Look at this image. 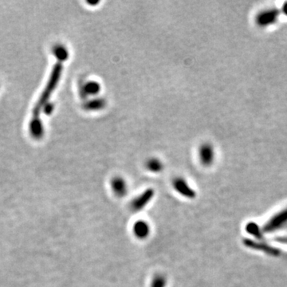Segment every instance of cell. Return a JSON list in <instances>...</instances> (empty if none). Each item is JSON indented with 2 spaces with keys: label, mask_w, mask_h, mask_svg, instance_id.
I'll list each match as a JSON object with an SVG mask.
<instances>
[{
  "label": "cell",
  "mask_w": 287,
  "mask_h": 287,
  "mask_svg": "<svg viewBox=\"0 0 287 287\" xmlns=\"http://www.w3.org/2000/svg\"><path fill=\"white\" fill-rule=\"evenodd\" d=\"M62 60H59L56 66L54 68L53 72H52L51 77L46 86V90L44 93H42V97L39 102L35 106V110L33 112V120L31 122V132L33 133L34 136L39 137L42 134V125H41V121L39 119V116H40L41 110L42 107L46 104V101L49 100V95L51 94L52 92L55 90V87L57 86L59 83V79L61 77V73H62Z\"/></svg>",
  "instance_id": "cell-1"
},
{
  "label": "cell",
  "mask_w": 287,
  "mask_h": 287,
  "mask_svg": "<svg viewBox=\"0 0 287 287\" xmlns=\"http://www.w3.org/2000/svg\"><path fill=\"white\" fill-rule=\"evenodd\" d=\"M281 11L277 8H268L259 11L255 16V22L259 28H265L276 23Z\"/></svg>",
  "instance_id": "cell-2"
},
{
  "label": "cell",
  "mask_w": 287,
  "mask_h": 287,
  "mask_svg": "<svg viewBox=\"0 0 287 287\" xmlns=\"http://www.w3.org/2000/svg\"><path fill=\"white\" fill-rule=\"evenodd\" d=\"M287 225V207L273 216L264 226L263 231L273 233Z\"/></svg>",
  "instance_id": "cell-3"
},
{
  "label": "cell",
  "mask_w": 287,
  "mask_h": 287,
  "mask_svg": "<svg viewBox=\"0 0 287 287\" xmlns=\"http://www.w3.org/2000/svg\"><path fill=\"white\" fill-rule=\"evenodd\" d=\"M154 196H155L154 189H148L144 191L141 194L133 199L130 204L131 210L134 212H141L148 206V203L152 201Z\"/></svg>",
  "instance_id": "cell-4"
},
{
  "label": "cell",
  "mask_w": 287,
  "mask_h": 287,
  "mask_svg": "<svg viewBox=\"0 0 287 287\" xmlns=\"http://www.w3.org/2000/svg\"><path fill=\"white\" fill-rule=\"evenodd\" d=\"M173 188L178 194L189 199H194L196 197V192L192 189L186 179L182 177H176L174 179Z\"/></svg>",
  "instance_id": "cell-5"
},
{
  "label": "cell",
  "mask_w": 287,
  "mask_h": 287,
  "mask_svg": "<svg viewBox=\"0 0 287 287\" xmlns=\"http://www.w3.org/2000/svg\"><path fill=\"white\" fill-rule=\"evenodd\" d=\"M199 161L205 167H210L215 161L214 148L209 143H204L199 148Z\"/></svg>",
  "instance_id": "cell-6"
},
{
  "label": "cell",
  "mask_w": 287,
  "mask_h": 287,
  "mask_svg": "<svg viewBox=\"0 0 287 287\" xmlns=\"http://www.w3.org/2000/svg\"><path fill=\"white\" fill-rule=\"evenodd\" d=\"M133 232L138 240H146L151 233L150 225L145 220H137L133 226Z\"/></svg>",
  "instance_id": "cell-7"
},
{
  "label": "cell",
  "mask_w": 287,
  "mask_h": 287,
  "mask_svg": "<svg viewBox=\"0 0 287 287\" xmlns=\"http://www.w3.org/2000/svg\"><path fill=\"white\" fill-rule=\"evenodd\" d=\"M111 188L114 195L117 197L122 198L128 193V185L125 179L121 176H115L111 180Z\"/></svg>",
  "instance_id": "cell-8"
},
{
  "label": "cell",
  "mask_w": 287,
  "mask_h": 287,
  "mask_svg": "<svg viewBox=\"0 0 287 287\" xmlns=\"http://www.w3.org/2000/svg\"><path fill=\"white\" fill-rule=\"evenodd\" d=\"M244 244L247 247L254 249V250H258V251H263V252L267 253L271 255H278L279 254V251L278 249L274 248L271 246L266 244V243H260V242L253 241L251 240H244Z\"/></svg>",
  "instance_id": "cell-9"
},
{
  "label": "cell",
  "mask_w": 287,
  "mask_h": 287,
  "mask_svg": "<svg viewBox=\"0 0 287 287\" xmlns=\"http://www.w3.org/2000/svg\"><path fill=\"white\" fill-rule=\"evenodd\" d=\"M107 101L106 99L98 98L93 99L91 101H88L85 105V110H88V111H99V110H102L106 108Z\"/></svg>",
  "instance_id": "cell-10"
},
{
  "label": "cell",
  "mask_w": 287,
  "mask_h": 287,
  "mask_svg": "<svg viewBox=\"0 0 287 287\" xmlns=\"http://www.w3.org/2000/svg\"><path fill=\"white\" fill-rule=\"evenodd\" d=\"M145 166L149 172H153V173H158L164 169L163 163L158 158L148 159L146 164H145Z\"/></svg>",
  "instance_id": "cell-11"
},
{
  "label": "cell",
  "mask_w": 287,
  "mask_h": 287,
  "mask_svg": "<svg viewBox=\"0 0 287 287\" xmlns=\"http://www.w3.org/2000/svg\"><path fill=\"white\" fill-rule=\"evenodd\" d=\"M101 86L96 81H90L85 85L84 90L86 95H97L101 92Z\"/></svg>",
  "instance_id": "cell-12"
},
{
  "label": "cell",
  "mask_w": 287,
  "mask_h": 287,
  "mask_svg": "<svg viewBox=\"0 0 287 287\" xmlns=\"http://www.w3.org/2000/svg\"><path fill=\"white\" fill-rule=\"evenodd\" d=\"M168 279L166 276L162 274H158L151 281L150 287H166Z\"/></svg>",
  "instance_id": "cell-13"
},
{
  "label": "cell",
  "mask_w": 287,
  "mask_h": 287,
  "mask_svg": "<svg viewBox=\"0 0 287 287\" xmlns=\"http://www.w3.org/2000/svg\"><path fill=\"white\" fill-rule=\"evenodd\" d=\"M246 230H247V232L249 234H251V236H254L258 239H261L263 236H262L261 230H260L259 227L257 224L254 223H250L247 224V227H246Z\"/></svg>",
  "instance_id": "cell-14"
},
{
  "label": "cell",
  "mask_w": 287,
  "mask_h": 287,
  "mask_svg": "<svg viewBox=\"0 0 287 287\" xmlns=\"http://www.w3.org/2000/svg\"><path fill=\"white\" fill-rule=\"evenodd\" d=\"M282 13L287 16V3H285V4L282 6Z\"/></svg>",
  "instance_id": "cell-15"
},
{
  "label": "cell",
  "mask_w": 287,
  "mask_h": 287,
  "mask_svg": "<svg viewBox=\"0 0 287 287\" xmlns=\"http://www.w3.org/2000/svg\"><path fill=\"white\" fill-rule=\"evenodd\" d=\"M89 4H90V5H92V6H94V5H97V4H98L99 3H100V1H98V0H97V1H88Z\"/></svg>",
  "instance_id": "cell-16"
}]
</instances>
